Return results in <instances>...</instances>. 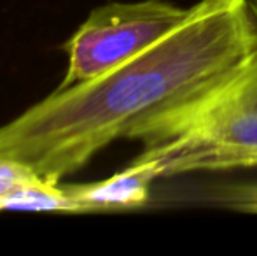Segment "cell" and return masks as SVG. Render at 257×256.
<instances>
[{
  "instance_id": "1",
  "label": "cell",
  "mask_w": 257,
  "mask_h": 256,
  "mask_svg": "<svg viewBox=\"0 0 257 256\" xmlns=\"http://www.w3.org/2000/svg\"><path fill=\"white\" fill-rule=\"evenodd\" d=\"M257 58L248 0H200L172 34L98 77L56 88L0 127V160L60 183L115 139L165 142Z\"/></svg>"
},
{
  "instance_id": "6",
  "label": "cell",
  "mask_w": 257,
  "mask_h": 256,
  "mask_svg": "<svg viewBox=\"0 0 257 256\" xmlns=\"http://www.w3.org/2000/svg\"><path fill=\"white\" fill-rule=\"evenodd\" d=\"M217 202L234 211L257 214V185L231 186L217 195Z\"/></svg>"
},
{
  "instance_id": "3",
  "label": "cell",
  "mask_w": 257,
  "mask_h": 256,
  "mask_svg": "<svg viewBox=\"0 0 257 256\" xmlns=\"http://www.w3.org/2000/svg\"><path fill=\"white\" fill-rule=\"evenodd\" d=\"M189 9L165 0L108 2L93 9L63 44L68 67L58 88L98 77L135 58L182 25Z\"/></svg>"
},
{
  "instance_id": "2",
  "label": "cell",
  "mask_w": 257,
  "mask_h": 256,
  "mask_svg": "<svg viewBox=\"0 0 257 256\" xmlns=\"http://www.w3.org/2000/svg\"><path fill=\"white\" fill-rule=\"evenodd\" d=\"M140 156L159 179L257 167V58Z\"/></svg>"
},
{
  "instance_id": "5",
  "label": "cell",
  "mask_w": 257,
  "mask_h": 256,
  "mask_svg": "<svg viewBox=\"0 0 257 256\" xmlns=\"http://www.w3.org/2000/svg\"><path fill=\"white\" fill-rule=\"evenodd\" d=\"M41 176L27 163L16 160H0V200L6 195L41 181Z\"/></svg>"
},
{
  "instance_id": "7",
  "label": "cell",
  "mask_w": 257,
  "mask_h": 256,
  "mask_svg": "<svg viewBox=\"0 0 257 256\" xmlns=\"http://www.w3.org/2000/svg\"><path fill=\"white\" fill-rule=\"evenodd\" d=\"M248 4H250L252 11H254V16H255V20H257V0H248Z\"/></svg>"
},
{
  "instance_id": "4",
  "label": "cell",
  "mask_w": 257,
  "mask_h": 256,
  "mask_svg": "<svg viewBox=\"0 0 257 256\" xmlns=\"http://www.w3.org/2000/svg\"><path fill=\"white\" fill-rule=\"evenodd\" d=\"M159 179L149 160L137 156L128 168L91 185H68L65 190L82 207V212L133 209L147 204L151 185Z\"/></svg>"
}]
</instances>
